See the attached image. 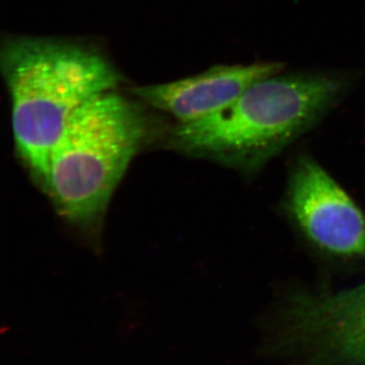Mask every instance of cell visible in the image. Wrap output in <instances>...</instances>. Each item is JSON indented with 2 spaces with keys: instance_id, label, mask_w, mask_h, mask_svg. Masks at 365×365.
Returning a JSON list of instances; mask_svg holds the SVG:
<instances>
[{
  "instance_id": "1",
  "label": "cell",
  "mask_w": 365,
  "mask_h": 365,
  "mask_svg": "<svg viewBox=\"0 0 365 365\" xmlns=\"http://www.w3.org/2000/svg\"><path fill=\"white\" fill-rule=\"evenodd\" d=\"M345 86L339 74L325 72L268 76L217 112L180 125L176 138L190 150L254 174L309 130Z\"/></svg>"
},
{
  "instance_id": "2",
  "label": "cell",
  "mask_w": 365,
  "mask_h": 365,
  "mask_svg": "<svg viewBox=\"0 0 365 365\" xmlns=\"http://www.w3.org/2000/svg\"><path fill=\"white\" fill-rule=\"evenodd\" d=\"M2 68L16 148L46 188L53 148L71 118L93 98L111 91L119 78L96 53L42 39L7 43Z\"/></svg>"
},
{
  "instance_id": "3",
  "label": "cell",
  "mask_w": 365,
  "mask_h": 365,
  "mask_svg": "<svg viewBox=\"0 0 365 365\" xmlns=\"http://www.w3.org/2000/svg\"><path fill=\"white\" fill-rule=\"evenodd\" d=\"M144 130L136 108L112 91L74 113L53 148L46 187L64 217L88 222L104 210Z\"/></svg>"
},
{
  "instance_id": "4",
  "label": "cell",
  "mask_w": 365,
  "mask_h": 365,
  "mask_svg": "<svg viewBox=\"0 0 365 365\" xmlns=\"http://www.w3.org/2000/svg\"><path fill=\"white\" fill-rule=\"evenodd\" d=\"M270 346L302 365H365V282L337 292L288 294Z\"/></svg>"
},
{
  "instance_id": "5",
  "label": "cell",
  "mask_w": 365,
  "mask_h": 365,
  "mask_svg": "<svg viewBox=\"0 0 365 365\" xmlns=\"http://www.w3.org/2000/svg\"><path fill=\"white\" fill-rule=\"evenodd\" d=\"M283 209L319 253L336 260L365 259V215L314 158L300 157L288 178Z\"/></svg>"
},
{
  "instance_id": "6",
  "label": "cell",
  "mask_w": 365,
  "mask_h": 365,
  "mask_svg": "<svg viewBox=\"0 0 365 365\" xmlns=\"http://www.w3.org/2000/svg\"><path fill=\"white\" fill-rule=\"evenodd\" d=\"M282 69L278 62L217 66L191 78L133 91L148 104L176 117L181 124L189 123L222 109L252 83Z\"/></svg>"
}]
</instances>
